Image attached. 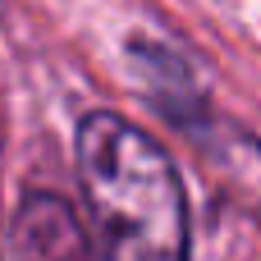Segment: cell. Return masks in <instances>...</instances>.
<instances>
[{
    "mask_svg": "<svg viewBox=\"0 0 261 261\" xmlns=\"http://www.w3.org/2000/svg\"><path fill=\"white\" fill-rule=\"evenodd\" d=\"M9 261H101L83 220L55 193H28L9 225Z\"/></svg>",
    "mask_w": 261,
    "mask_h": 261,
    "instance_id": "cell-2",
    "label": "cell"
},
{
    "mask_svg": "<svg viewBox=\"0 0 261 261\" xmlns=\"http://www.w3.org/2000/svg\"><path fill=\"white\" fill-rule=\"evenodd\" d=\"M78 188L101 261H188V202L156 138L115 110L78 119Z\"/></svg>",
    "mask_w": 261,
    "mask_h": 261,
    "instance_id": "cell-1",
    "label": "cell"
}]
</instances>
